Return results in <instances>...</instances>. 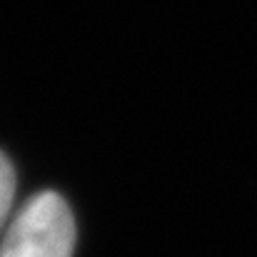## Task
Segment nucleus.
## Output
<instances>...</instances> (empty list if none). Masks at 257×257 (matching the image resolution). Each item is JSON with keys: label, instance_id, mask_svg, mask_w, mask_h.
Instances as JSON below:
<instances>
[{"label": "nucleus", "instance_id": "nucleus-1", "mask_svg": "<svg viewBox=\"0 0 257 257\" xmlns=\"http://www.w3.org/2000/svg\"><path fill=\"white\" fill-rule=\"evenodd\" d=\"M75 220L58 192H38L15 215L0 257H73Z\"/></svg>", "mask_w": 257, "mask_h": 257}, {"label": "nucleus", "instance_id": "nucleus-2", "mask_svg": "<svg viewBox=\"0 0 257 257\" xmlns=\"http://www.w3.org/2000/svg\"><path fill=\"white\" fill-rule=\"evenodd\" d=\"M13 195H15V170L10 165V160L0 153V230L8 220L10 205H13Z\"/></svg>", "mask_w": 257, "mask_h": 257}]
</instances>
